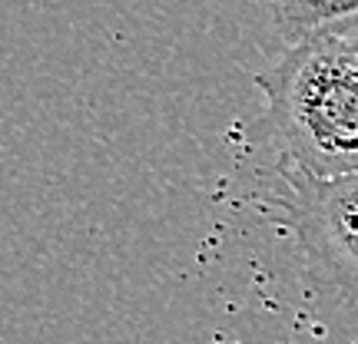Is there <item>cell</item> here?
I'll return each mask as SVG.
<instances>
[{"instance_id": "7a4b0ae2", "label": "cell", "mask_w": 358, "mask_h": 344, "mask_svg": "<svg viewBox=\"0 0 358 344\" xmlns=\"http://www.w3.org/2000/svg\"><path fill=\"white\" fill-rule=\"evenodd\" d=\"M266 209L292 232L312 275L358 301V172L315 179L282 169L279 189L266 195Z\"/></svg>"}, {"instance_id": "6da1fadb", "label": "cell", "mask_w": 358, "mask_h": 344, "mask_svg": "<svg viewBox=\"0 0 358 344\" xmlns=\"http://www.w3.org/2000/svg\"><path fill=\"white\" fill-rule=\"evenodd\" d=\"M256 87L289 166L315 179L358 172V24L289 43Z\"/></svg>"}, {"instance_id": "3957f363", "label": "cell", "mask_w": 358, "mask_h": 344, "mask_svg": "<svg viewBox=\"0 0 358 344\" xmlns=\"http://www.w3.org/2000/svg\"><path fill=\"white\" fill-rule=\"evenodd\" d=\"M272 13L282 37L299 43L332 27L358 24V0H272Z\"/></svg>"}]
</instances>
